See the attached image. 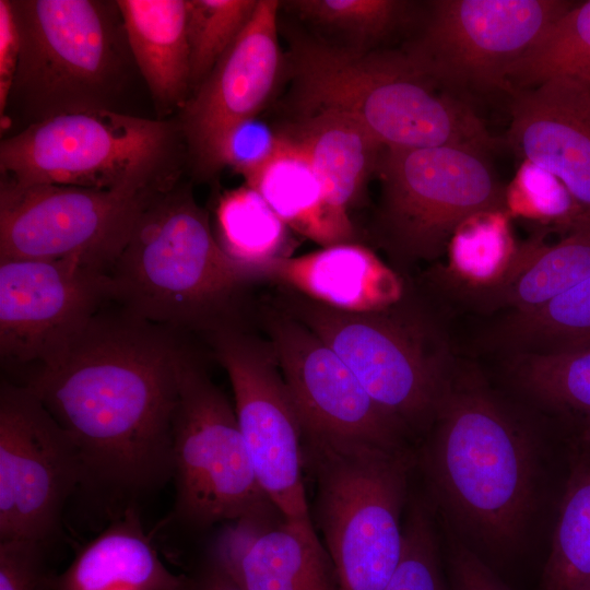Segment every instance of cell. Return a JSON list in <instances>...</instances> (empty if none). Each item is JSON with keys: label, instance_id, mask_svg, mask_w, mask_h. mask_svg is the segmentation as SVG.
<instances>
[{"label": "cell", "instance_id": "cell-1", "mask_svg": "<svg viewBox=\"0 0 590 590\" xmlns=\"http://www.w3.org/2000/svg\"><path fill=\"white\" fill-rule=\"evenodd\" d=\"M569 436L456 361L415 446L439 521L496 573L551 542Z\"/></svg>", "mask_w": 590, "mask_h": 590}, {"label": "cell", "instance_id": "cell-2", "mask_svg": "<svg viewBox=\"0 0 590 590\" xmlns=\"http://www.w3.org/2000/svg\"><path fill=\"white\" fill-rule=\"evenodd\" d=\"M179 332L118 306L99 311L56 359L24 384L73 444L84 483L141 497L174 474Z\"/></svg>", "mask_w": 590, "mask_h": 590}, {"label": "cell", "instance_id": "cell-3", "mask_svg": "<svg viewBox=\"0 0 590 590\" xmlns=\"http://www.w3.org/2000/svg\"><path fill=\"white\" fill-rule=\"evenodd\" d=\"M20 58L1 133L95 110L132 115L127 104L145 85L117 0H11ZM134 116V115H133Z\"/></svg>", "mask_w": 590, "mask_h": 590}, {"label": "cell", "instance_id": "cell-4", "mask_svg": "<svg viewBox=\"0 0 590 590\" xmlns=\"http://www.w3.org/2000/svg\"><path fill=\"white\" fill-rule=\"evenodd\" d=\"M109 275L122 309L177 332L204 334L240 324V295L252 282L219 245L190 186L180 182L141 211Z\"/></svg>", "mask_w": 590, "mask_h": 590}, {"label": "cell", "instance_id": "cell-5", "mask_svg": "<svg viewBox=\"0 0 590 590\" xmlns=\"http://www.w3.org/2000/svg\"><path fill=\"white\" fill-rule=\"evenodd\" d=\"M293 66L307 114L344 113L384 148L498 146L471 104L439 90L403 51L362 54L302 42Z\"/></svg>", "mask_w": 590, "mask_h": 590}, {"label": "cell", "instance_id": "cell-6", "mask_svg": "<svg viewBox=\"0 0 590 590\" xmlns=\"http://www.w3.org/2000/svg\"><path fill=\"white\" fill-rule=\"evenodd\" d=\"M310 510L337 590H385L401 559L415 448L330 438L302 430Z\"/></svg>", "mask_w": 590, "mask_h": 590}, {"label": "cell", "instance_id": "cell-7", "mask_svg": "<svg viewBox=\"0 0 590 590\" xmlns=\"http://www.w3.org/2000/svg\"><path fill=\"white\" fill-rule=\"evenodd\" d=\"M185 158L187 146L176 117L85 111L2 138L0 180L160 193L179 184Z\"/></svg>", "mask_w": 590, "mask_h": 590}, {"label": "cell", "instance_id": "cell-8", "mask_svg": "<svg viewBox=\"0 0 590 590\" xmlns=\"http://www.w3.org/2000/svg\"><path fill=\"white\" fill-rule=\"evenodd\" d=\"M282 294L279 307L327 343L416 445L456 363L434 320L406 293L370 312L337 310L288 290Z\"/></svg>", "mask_w": 590, "mask_h": 590}, {"label": "cell", "instance_id": "cell-9", "mask_svg": "<svg viewBox=\"0 0 590 590\" xmlns=\"http://www.w3.org/2000/svg\"><path fill=\"white\" fill-rule=\"evenodd\" d=\"M378 227L399 273L447 253L456 231L470 217L507 212L506 187L488 152L468 146L385 148Z\"/></svg>", "mask_w": 590, "mask_h": 590}, {"label": "cell", "instance_id": "cell-10", "mask_svg": "<svg viewBox=\"0 0 590 590\" xmlns=\"http://www.w3.org/2000/svg\"><path fill=\"white\" fill-rule=\"evenodd\" d=\"M173 458L174 517L182 526L203 530L275 510L257 481L235 408L187 345L178 361Z\"/></svg>", "mask_w": 590, "mask_h": 590}, {"label": "cell", "instance_id": "cell-11", "mask_svg": "<svg viewBox=\"0 0 590 590\" xmlns=\"http://www.w3.org/2000/svg\"><path fill=\"white\" fill-rule=\"evenodd\" d=\"M575 3L565 0H435L403 52L439 90L511 94L508 73L540 35Z\"/></svg>", "mask_w": 590, "mask_h": 590}, {"label": "cell", "instance_id": "cell-12", "mask_svg": "<svg viewBox=\"0 0 590 590\" xmlns=\"http://www.w3.org/2000/svg\"><path fill=\"white\" fill-rule=\"evenodd\" d=\"M205 337L229 378L238 425L262 492L287 526L324 550L304 483L300 421L271 345L240 324Z\"/></svg>", "mask_w": 590, "mask_h": 590}, {"label": "cell", "instance_id": "cell-13", "mask_svg": "<svg viewBox=\"0 0 590 590\" xmlns=\"http://www.w3.org/2000/svg\"><path fill=\"white\" fill-rule=\"evenodd\" d=\"M156 194L0 180V259H73L109 273Z\"/></svg>", "mask_w": 590, "mask_h": 590}, {"label": "cell", "instance_id": "cell-14", "mask_svg": "<svg viewBox=\"0 0 590 590\" xmlns=\"http://www.w3.org/2000/svg\"><path fill=\"white\" fill-rule=\"evenodd\" d=\"M84 483L68 435L24 385L0 387V541L48 548L69 497Z\"/></svg>", "mask_w": 590, "mask_h": 590}, {"label": "cell", "instance_id": "cell-15", "mask_svg": "<svg viewBox=\"0 0 590 590\" xmlns=\"http://www.w3.org/2000/svg\"><path fill=\"white\" fill-rule=\"evenodd\" d=\"M114 302L108 272L73 259H0V355L33 370L60 356Z\"/></svg>", "mask_w": 590, "mask_h": 590}, {"label": "cell", "instance_id": "cell-16", "mask_svg": "<svg viewBox=\"0 0 590 590\" xmlns=\"http://www.w3.org/2000/svg\"><path fill=\"white\" fill-rule=\"evenodd\" d=\"M262 323L303 432L388 448H415L408 432L312 331L280 307L266 308Z\"/></svg>", "mask_w": 590, "mask_h": 590}, {"label": "cell", "instance_id": "cell-17", "mask_svg": "<svg viewBox=\"0 0 590 590\" xmlns=\"http://www.w3.org/2000/svg\"><path fill=\"white\" fill-rule=\"evenodd\" d=\"M275 0H259L247 24L176 116L188 158L200 175L219 170L226 133L256 117L281 67Z\"/></svg>", "mask_w": 590, "mask_h": 590}, {"label": "cell", "instance_id": "cell-18", "mask_svg": "<svg viewBox=\"0 0 590 590\" xmlns=\"http://www.w3.org/2000/svg\"><path fill=\"white\" fill-rule=\"evenodd\" d=\"M509 96V144L558 178L590 216V84L557 76Z\"/></svg>", "mask_w": 590, "mask_h": 590}, {"label": "cell", "instance_id": "cell-19", "mask_svg": "<svg viewBox=\"0 0 590 590\" xmlns=\"http://www.w3.org/2000/svg\"><path fill=\"white\" fill-rule=\"evenodd\" d=\"M262 279L346 312L378 311L399 302L405 293L393 268L353 241L281 258L266 268Z\"/></svg>", "mask_w": 590, "mask_h": 590}, {"label": "cell", "instance_id": "cell-20", "mask_svg": "<svg viewBox=\"0 0 590 590\" xmlns=\"http://www.w3.org/2000/svg\"><path fill=\"white\" fill-rule=\"evenodd\" d=\"M210 555L244 590H337L324 550L310 545L283 520L235 521Z\"/></svg>", "mask_w": 590, "mask_h": 590}, {"label": "cell", "instance_id": "cell-21", "mask_svg": "<svg viewBox=\"0 0 590 590\" xmlns=\"http://www.w3.org/2000/svg\"><path fill=\"white\" fill-rule=\"evenodd\" d=\"M560 240L541 232L519 244L511 271L487 287H458L477 311L524 312L541 307L590 275V216L583 214Z\"/></svg>", "mask_w": 590, "mask_h": 590}, {"label": "cell", "instance_id": "cell-22", "mask_svg": "<svg viewBox=\"0 0 590 590\" xmlns=\"http://www.w3.org/2000/svg\"><path fill=\"white\" fill-rule=\"evenodd\" d=\"M117 2L155 118L176 117L191 94L187 0Z\"/></svg>", "mask_w": 590, "mask_h": 590}, {"label": "cell", "instance_id": "cell-23", "mask_svg": "<svg viewBox=\"0 0 590 590\" xmlns=\"http://www.w3.org/2000/svg\"><path fill=\"white\" fill-rule=\"evenodd\" d=\"M188 575L170 571L128 509L55 576L51 590H187Z\"/></svg>", "mask_w": 590, "mask_h": 590}, {"label": "cell", "instance_id": "cell-24", "mask_svg": "<svg viewBox=\"0 0 590 590\" xmlns=\"http://www.w3.org/2000/svg\"><path fill=\"white\" fill-rule=\"evenodd\" d=\"M244 178L290 228L322 247L352 243L353 224L331 210L314 165L292 134H282L273 155Z\"/></svg>", "mask_w": 590, "mask_h": 590}, {"label": "cell", "instance_id": "cell-25", "mask_svg": "<svg viewBox=\"0 0 590 590\" xmlns=\"http://www.w3.org/2000/svg\"><path fill=\"white\" fill-rule=\"evenodd\" d=\"M507 391L568 435H590V343L505 357Z\"/></svg>", "mask_w": 590, "mask_h": 590}, {"label": "cell", "instance_id": "cell-26", "mask_svg": "<svg viewBox=\"0 0 590 590\" xmlns=\"http://www.w3.org/2000/svg\"><path fill=\"white\" fill-rule=\"evenodd\" d=\"M291 133L303 146L334 214L352 224L349 210L359 197L385 149L351 116L332 109L307 114Z\"/></svg>", "mask_w": 590, "mask_h": 590}, {"label": "cell", "instance_id": "cell-27", "mask_svg": "<svg viewBox=\"0 0 590 590\" xmlns=\"http://www.w3.org/2000/svg\"><path fill=\"white\" fill-rule=\"evenodd\" d=\"M590 583V435H569L568 472L538 590Z\"/></svg>", "mask_w": 590, "mask_h": 590}, {"label": "cell", "instance_id": "cell-28", "mask_svg": "<svg viewBox=\"0 0 590 590\" xmlns=\"http://www.w3.org/2000/svg\"><path fill=\"white\" fill-rule=\"evenodd\" d=\"M486 341L505 356L589 344L590 275L541 307L506 314Z\"/></svg>", "mask_w": 590, "mask_h": 590}, {"label": "cell", "instance_id": "cell-29", "mask_svg": "<svg viewBox=\"0 0 590 590\" xmlns=\"http://www.w3.org/2000/svg\"><path fill=\"white\" fill-rule=\"evenodd\" d=\"M215 238L252 281L272 262L290 257L288 226L249 186L228 190L215 208Z\"/></svg>", "mask_w": 590, "mask_h": 590}, {"label": "cell", "instance_id": "cell-30", "mask_svg": "<svg viewBox=\"0 0 590 590\" xmlns=\"http://www.w3.org/2000/svg\"><path fill=\"white\" fill-rule=\"evenodd\" d=\"M557 76L590 84V1L555 20L510 68L508 82L514 91Z\"/></svg>", "mask_w": 590, "mask_h": 590}, {"label": "cell", "instance_id": "cell-31", "mask_svg": "<svg viewBox=\"0 0 590 590\" xmlns=\"http://www.w3.org/2000/svg\"><path fill=\"white\" fill-rule=\"evenodd\" d=\"M507 212H486L467 220L453 234L444 275L450 284L487 287L498 283L514 268L518 246Z\"/></svg>", "mask_w": 590, "mask_h": 590}, {"label": "cell", "instance_id": "cell-32", "mask_svg": "<svg viewBox=\"0 0 590 590\" xmlns=\"http://www.w3.org/2000/svg\"><path fill=\"white\" fill-rule=\"evenodd\" d=\"M385 590H452L445 567L440 523L424 493L410 495L401 559Z\"/></svg>", "mask_w": 590, "mask_h": 590}, {"label": "cell", "instance_id": "cell-33", "mask_svg": "<svg viewBox=\"0 0 590 590\" xmlns=\"http://www.w3.org/2000/svg\"><path fill=\"white\" fill-rule=\"evenodd\" d=\"M256 4L257 0H187L191 94L240 34Z\"/></svg>", "mask_w": 590, "mask_h": 590}, {"label": "cell", "instance_id": "cell-34", "mask_svg": "<svg viewBox=\"0 0 590 590\" xmlns=\"http://www.w3.org/2000/svg\"><path fill=\"white\" fill-rule=\"evenodd\" d=\"M509 215H520L570 228L583 214L563 182L524 161L506 188Z\"/></svg>", "mask_w": 590, "mask_h": 590}, {"label": "cell", "instance_id": "cell-35", "mask_svg": "<svg viewBox=\"0 0 590 590\" xmlns=\"http://www.w3.org/2000/svg\"><path fill=\"white\" fill-rule=\"evenodd\" d=\"M306 19L363 38H379L406 17L411 3L398 0H298Z\"/></svg>", "mask_w": 590, "mask_h": 590}, {"label": "cell", "instance_id": "cell-36", "mask_svg": "<svg viewBox=\"0 0 590 590\" xmlns=\"http://www.w3.org/2000/svg\"><path fill=\"white\" fill-rule=\"evenodd\" d=\"M281 137L256 117L238 122L222 142L219 169L229 166L243 176L252 172L273 155Z\"/></svg>", "mask_w": 590, "mask_h": 590}, {"label": "cell", "instance_id": "cell-37", "mask_svg": "<svg viewBox=\"0 0 590 590\" xmlns=\"http://www.w3.org/2000/svg\"><path fill=\"white\" fill-rule=\"evenodd\" d=\"M46 551L35 542L0 541V590H51Z\"/></svg>", "mask_w": 590, "mask_h": 590}, {"label": "cell", "instance_id": "cell-38", "mask_svg": "<svg viewBox=\"0 0 590 590\" xmlns=\"http://www.w3.org/2000/svg\"><path fill=\"white\" fill-rule=\"evenodd\" d=\"M440 529L445 567L452 590H512L441 522Z\"/></svg>", "mask_w": 590, "mask_h": 590}, {"label": "cell", "instance_id": "cell-39", "mask_svg": "<svg viewBox=\"0 0 590 590\" xmlns=\"http://www.w3.org/2000/svg\"><path fill=\"white\" fill-rule=\"evenodd\" d=\"M20 58V35L11 0H0V115L4 111Z\"/></svg>", "mask_w": 590, "mask_h": 590}, {"label": "cell", "instance_id": "cell-40", "mask_svg": "<svg viewBox=\"0 0 590 590\" xmlns=\"http://www.w3.org/2000/svg\"><path fill=\"white\" fill-rule=\"evenodd\" d=\"M188 578L187 590H244L210 554Z\"/></svg>", "mask_w": 590, "mask_h": 590}, {"label": "cell", "instance_id": "cell-41", "mask_svg": "<svg viewBox=\"0 0 590 590\" xmlns=\"http://www.w3.org/2000/svg\"><path fill=\"white\" fill-rule=\"evenodd\" d=\"M579 590H590V583H588L587 586L580 588Z\"/></svg>", "mask_w": 590, "mask_h": 590}]
</instances>
